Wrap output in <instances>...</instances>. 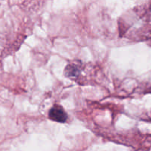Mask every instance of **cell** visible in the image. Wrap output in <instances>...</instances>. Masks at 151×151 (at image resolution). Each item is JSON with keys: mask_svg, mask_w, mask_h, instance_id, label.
<instances>
[{"mask_svg": "<svg viewBox=\"0 0 151 151\" xmlns=\"http://www.w3.org/2000/svg\"><path fill=\"white\" fill-rule=\"evenodd\" d=\"M80 70H81V68H80L79 65L76 64V63H70V64H68L66 67L65 75L68 78H75L79 75Z\"/></svg>", "mask_w": 151, "mask_h": 151, "instance_id": "obj_2", "label": "cell"}, {"mask_svg": "<svg viewBox=\"0 0 151 151\" xmlns=\"http://www.w3.org/2000/svg\"><path fill=\"white\" fill-rule=\"evenodd\" d=\"M49 118L55 122L64 123L67 121L68 115L61 106L55 105L49 111Z\"/></svg>", "mask_w": 151, "mask_h": 151, "instance_id": "obj_1", "label": "cell"}]
</instances>
